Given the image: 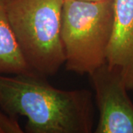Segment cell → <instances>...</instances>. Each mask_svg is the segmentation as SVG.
I'll return each mask as SVG.
<instances>
[{
	"label": "cell",
	"mask_w": 133,
	"mask_h": 133,
	"mask_svg": "<svg viewBox=\"0 0 133 133\" xmlns=\"http://www.w3.org/2000/svg\"><path fill=\"white\" fill-rule=\"evenodd\" d=\"M16 118L10 116L5 112H0V133H22Z\"/></svg>",
	"instance_id": "obj_7"
},
{
	"label": "cell",
	"mask_w": 133,
	"mask_h": 133,
	"mask_svg": "<svg viewBox=\"0 0 133 133\" xmlns=\"http://www.w3.org/2000/svg\"><path fill=\"white\" fill-rule=\"evenodd\" d=\"M36 71L0 75V107L5 113L28 119V133H90L93 127L92 93L52 87Z\"/></svg>",
	"instance_id": "obj_1"
},
{
	"label": "cell",
	"mask_w": 133,
	"mask_h": 133,
	"mask_svg": "<svg viewBox=\"0 0 133 133\" xmlns=\"http://www.w3.org/2000/svg\"><path fill=\"white\" fill-rule=\"evenodd\" d=\"M107 63L121 71L128 90H133V0H114V23Z\"/></svg>",
	"instance_id": "obj_5"
},
{
	"label": "cell",
	"mask_w": 133,
	"mask_h": 133,
	"mask_svg": "<svg viewBox=\"0 0 133 133\" xmlns=\"http://www.w3.org/2000/svg\"><path fill=\"white\" fill-rule=\"evenodd\" d=\"M84 1H90V2H98V1H103V0H84Z\"/></svg>",
	"instance_id": "obj_8"
},
{
	"label": "cell",
	"mask_w": 133,
	"mask_h": 133,
	"mask_svg": "<svg viewBox=\"0 0 133 133\" xmlns=\"http://www.w3.org/2000/svg\"><path fill=\"white\" fill-rule=\"evenodd\" d=\"M64 0H7L11 26L28 64L43 76L65 63L62 12Z\"/></svg>",
	"instance_id": "obj_3"
},
{
	"label": "cell",
	"mask_w": 133,
	"mask_h": 133,
	"mask_svg": "<svg viewBox=\"0 0 133 133\" xmlns=\"http://www.w3.org/2000/svg\"><path fill=\"white\" fill-rule=\"evenodd\" d=\"M99 110L96 133H133V103L121 70L105 63L89 74Z\"/></svg>",
	"instance_id": "obj_4"
},
{
	"label": "cell",
	"mask_w": 133,
	"mask_h": 133,
	"mask_svg": "<svg viewBox=\"0 0 133 133\" xmlns=\"http://www.w3.org/2000/svg\"><path fill=\"white\" fill-rule=\"evenodd\" d=\"M114 23V0H64L61 34L67 70L90 74L107 63Z\"/></svg>",
	"instance_id": "obj_2"
},
{
	"label": "cell",
	"mask_w": 133,
	"mask_h": 133,
	"mask_svg": "<svg viewBox=\"0 0 133 133\" xmlns=\"http://www.w3.org/2000/svg\"><path fill=\"white\" fill-rule=\"evenodd\" d=\"M34 71L28 64L11 26L7 0H0V75Z\"/></svg>",
	"instance_id": "obj_6"
}]
</instances>
